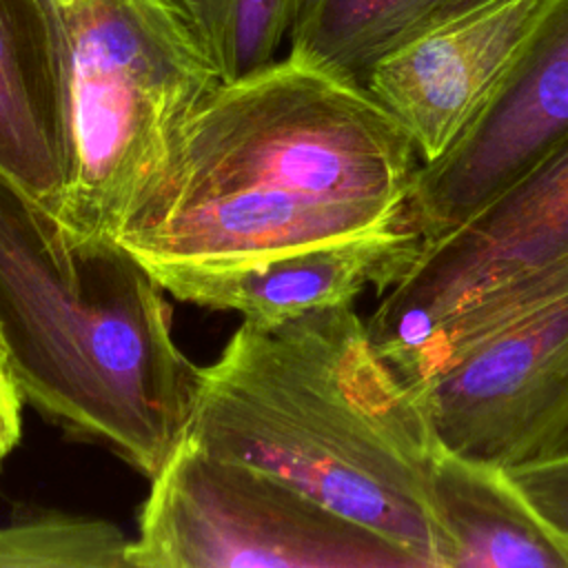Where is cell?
Instances as JSON below:
<instances>
[{"mask_svg": "<svg viewBox=\"0 0 568 568\" xmlns=\"http://www.w3.org/2000/svg\"><path fill=\"white\" fill-rule=\"evenodd\" d=\"M419 164L364 87L286 55L189 113L113 242L155 280L262 264L406 224Z\"/></svg>", "mask_w": 568, "mask_h": 568, "instance_id": "cell-1", "label": "cell"}, {"mask_svg": "<svg viewBox=\"0 0 568 568\" xmlns=\"http://www.w3.org/2000/svg\"><path fill=\"white\" fill-rule=\"evenodd\" d=\"M184 437L277 475L422 568H453L433 493L442 439L353 304L275 328L242 322L217 359L197 366Z\"/></svg>", "mask_w": 568, "mask_h": 568, "instance_id": "cell-2", "label": "cell"}, {"mask_svg": "<svg viewBox=\"0 0 568 568\" xmlns=\"http://www.w3.org/2000/svg\"><path fill=\"white\" fill-rule=\"evenodd\" d=\"M164 286L0 182V339L24 404L149 481L184 439L197 366Z\"/></svg>", "mask_w": 568, "mask_h": 568, "instance_id": "cell-3", "label": "cell"}, {"mask_svg": "<svg viewBox=\"0 0 568 568\" xmlns=\"http://www.w3.org/2000/svg\"><path fill=\"white\" fill-rule=\"evenodd\" d=\"M58 98L53 217L113 240L189 113L222 82L171 0H42Z\"/></svg>", "mask_w": 568, "mask_h": 568, "instance_id": "cell-4", "label": "cell"}, {"mask_svg": "<svg viewBox=\"0 0 568 568\" xmlns=\"http://www.w3.org/2000/svg\"><path fill=\"white\" fill-rule=\"evenodd\" d=\"M388 364L448 448L501 466L550 455L568 402V262L468 302Z\"/></svg>", "mask_w": 568, "mask_h": 568, "instance_id": "cell-5", "label": "cell"}, {"mask_svg": "<svg viewBox=\"0 0 568 568\" xmlns=\"http://www.w3.org/2000/svg\"><path fill=\"white\" fill-rule=\"evenodd\" d=\"M129 568H422L288 481L182 439L151 479Z\"/></svg>", "mask_w": 568, "mask_h": 568, "instance_id": "cell-6", "label": "cell"}, {"mask_svg": "<svg viewBox=\"0 0 568 568\" xmlns=\"http://www.w3.org/2000/svg\"><path fill=\"white\" fill-rule=\"evenodd\" d=\"M568 262V135L450 233L419 244L368 333L390 362L468 302Z\"/></svg>", "mask_w": 568, "mask_h": 568, "instance_id": "cell-7", "label": "cell"}, {"mask_svg": "<svg viewBox=\"0 0 568 568\" xmlns=\"http://www.w3.org/2000/svg\"><path fill=\"white\" fill-rule=\"evenodd\" d=\"M568 135V0H552L510 73L442 158L419 164L406 226L433 242L495 200Z\"/></svg>", "mask_w": 568, "mask_h": 568, "instance_id": "cell-8", "label": "cell"}, {"mask_svg": "<svg viewBox=\"0 0 568 568\" xmlns=\"http://www.w3.org/2000/svg\"><path fill=\"white\" fill-rule=\"evenodd\" d=\"M552 0H481L382 60L366 91L422 164L442 158L488 106Z\"/></svg>", "mask_w": 568, "mask_h": 568, "instance_id": "cell-9", "label": "cell"}, {"mask_svg": "<svg viewBox=\"0 0 568 568\" xmlns=\"http://www.w3.org/2000/svg\"><path fill=\"white\" fill-rule=\"evenodd\" d=\"M417 248L419 237L397 224L244 268L180 271L158 282L175 300L235 311L255 328H275L317 308L353 304L371 284L384 293L406 273Z\"/></svg>", "mask_w": 568, "mask_h": 568, "instance_id": "cell-10", "label": "cell"}, {"mask_svg": "<svg viewBox=\"0 0 568 568\" xmlns=\"http://www.w3.org/2000/svg\"><path fill=\"white\" fill-rule=\"evenodd\" d=\"M0 182L53 213L62 173L53 36L42 0H0Z\"/></svg>", "mask_w": 568, "mask_h": 568, "instance_id": "cell-11", "label": "cell"}, {"mask_svg": "<svg viewBox=\"0 0 568 568\" xmlns=\"http://www.w3.org/2000/svg\"><path fill=\"white\" fill-rule=\"evenodd\" d=\"M433 493L453 541V568H568V546L506 466L442 442Z\"/></svg>", "mask_w": 568, "mask_h": 568, "instance_id": "cell-12", "label": "cell"}, {"mask_svg": "<svg viewBox=\"0 0 568 568\" xmlns=\"http://www.w3.org/2000/svg\"><path fill=\"white\" fill-rule=\"evenodd\" d=\"M481 0H306L291 58L366 89L371 71Z\"/></svg>", "mask_w": 568, "mask_h": 568, "instance_id": "cell-13", "label": "cell"}, {"mask_svg": "<svg viewBox=\"0 0 568 568\" xmlns=\"http://www.w3.org/2000/svg\"><path fill=\"white\" fill-rule=\"evenodd\" d=\"M126 546L100 517L47 510L0 524V568H129Z\"/></svg>", "mask_w": 568, "mask_h": 568, "instance_id": "cell-14", "label": "cell"}, {"mask_svg": "<svg viewBox=\"0 0 568 568\" xmlns=\"http://www.w3.org/2000/svg\"><path fill=\"white\" fill-rule=\"evenodd\" d=\"M304 4L306 0H226L220 58L222 82L271 64Z\"/></svg>", "mask_w": 568, "mask_h": 568, "instance_id": "cell-15", "label": "cell"}, {"mask_svg": "<svg viewBox=\"0 0 568 568\" xmlns=\"http://www.w3.org/2000/svg\"><path fill=\"white\" fill-rule=\"evenodd\" d=\"M506 468L528 501L568 546V450Z\"/></svg>", "mask_w": 568, "mask_h": 568, "instance_id": "cell-16", "label": "cell"}, {"mask_svg": "<svg viewBox=\"0 0 568 568\" xmlns=\"http://www.w3.org/2000/svg\"><path fill=\"white\" fill-rule=\"evenodd\" d=\"M220 73L226 0H171Z\"/></svg>", "mask_w": 568, "mask_h": 568, "instance_id": "cell-17", "label": "cell"}, {"mask_svg": "<svg viewBox=\"0 0 568 568\" xmlns=\"http://www.w3.org/2000/svg\"><path fill=\"white\" fill-rule=\"evenodd\" d=\"M22 397L11 375L7 353L0 339V466L16 448L22 433Z\"/></svg>", "mask_w": 568, "mask_h": 568, "instance_id": "cell-18", "label": "cell"}, {"mask_svg": "<svg viewBox=\"0 0 568 568\" xmlns=\"http://www.w3.org/2000/svg\"><path fill=\"white\" fill-rule=\"evenodd\" d=\"M561 450H568V402H566L564 413H561V417L557 422V428H555V435H552L550 455L561 453Z\"/></svg>", "mask_w": 568, "mask_h": 568, "instance_id": "cell-19", "label": "cell"}]
</instances>
